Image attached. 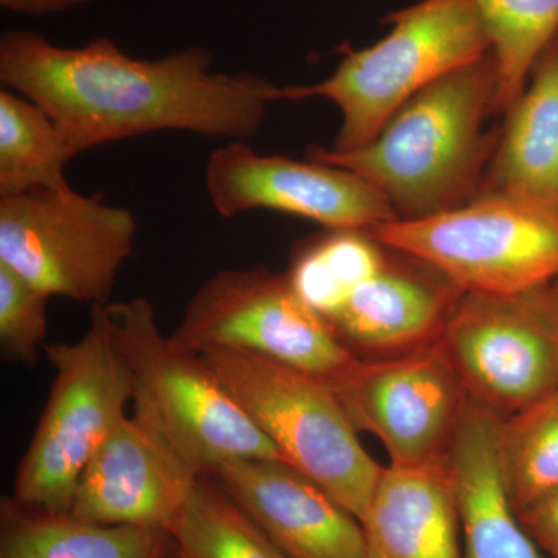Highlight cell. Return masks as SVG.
<instances>
[{
	"label": "cell",
	"instance_id": "cell-12",
	"mask_svg": "<svg viewBox=\"0 0 558 558\" xmlns=\"http://www.w3.org/2000/svg\"><path fill=\"white\" fill-rule=\"evenodd\" d=\"M205 190L227 219L270 209L314 220L326 230L363 231L399 219L384 194L355 172L311 159L264 156L244 140L209 154Z\"/></svg>",
	"mask_w": 558,
	"mask_h": 558
},
{
	"label": "cell",
	"instance_id": "cell-13",
	"mask_svg": "<svg viewBox=\"0 0 558 558\" xmlns=\"http://www.w3.org/2000/svg\"><path fill=\"white\" fill-rule=\"evenodd\" d=\"M201 480L153 429L124 416L81 473L69 513L170 534Z\"/></svg>",
	"mask_w": 558,
	"mask_h": 558
},
{
	"label": "cell",
	"instance_id": "cell-19",
	"mask_svg": "<svg viewBox=\"0 0 558 558\" xmlns=\"http://www.w3.org/2000/svg\"><path fill=\"white\" fill-rule=\"evenodd\" d=\"M172 543L171 534L156 529L87 523L13 497L0 502V558H165Z\"/></svg>",
	"mask_w": 558,
	"mask_h": 558
},
{
	"label": "cell",
	"instance_id": "cell-16",
	"mask_svg": "<svg viewBox=\"0 0 558 558\" xmlns=\"http://www.w3.org/2000/svg\"><path fill=\"white\" fill-rule=\"evenodd\" d=\"M360 523L365 558H462L450 458L384 468Z\"/></svg>",
	"mask_w": 558,
	"mask_h": 558
},
{
	"label": "cell",
	"instance_id": "cell-7",
	"mask_svg": "<svg viewBox=\"0 0 558 558\" xmlns=\"http://www.w3.org/2000/svg\"><path fill=\"white\" fill-rule=\"evenodd\" d=\"M368 233L462 292L521 295L558 278V213L502 194H478L449 211L391 220Z\"/></svg>",
	"mask_w": 558,
	"mask_h": 558
},
{
	"label": "cell",
	"instance_id": "cell-10",
	"mask_svg": "<svg viewBox=\"0 0 558 558\" xmlns=\"http://www.w3.org/2000/svg\"><path fill=\"white\" fill-rule=\"evenodd\" d=\"M438 343L469 398L501 418L558 391V317L539 289L462 293Z\"/></svg>",
	"mask_w": 558,
	"mask_h": 558
},
{
	"label": "cell",
	"instance_id": "cell-26",
	"mask_svg": "<svg viewBox=\"0 0 558 558\" xmlns=\"http://www.w3.org/2000/svg\"><path fill=\"white\" fill-rule=\"evenodd\" d=\"M519 519L538 548L549 558H558V488L521 510Z\"/></svg>",
	"mask_w": 558,
	"mask_h": 558
},
{
	"label": "cell",
	"instance_id": "cell-4",
	"mask_svg": "<svg viewBox=\"0 0 558 558\" xmlns=\"http://www.w3.org/2000/svg\"><path fill=\"white\" fill-rule=\"evenodd\" d=\"M388 22L391 32L384 39L348 51L329 78L277 89V101L325 98L339 108L333 149L366 145L418 92L492 53L472 0H422L389 14Z\"/></svg>",
	"mask_w": 558,
	"mask_h": 558
},
{
	"label": "cell",
	"instance_id": "cell-9",
	"mask_svg": "<svg viewBox=\"0 0 558 558\" xmlns=\"http://www.w3.org/2000/svg\"><path fill=\"white\" fill-rule=\"evenodd\" d=\"M172 340L202 352L234 349L284 363L336 387L360 362L328 319L307 306L288 275L267 267L209 277L183 312Z\"/></svg>",
	"mask_w": 558,
	"mask_h": 558
},
{
	"label": "cell",
	"instance_id": "cell-29",
	"mask_svg": "<svg viewBox=\"0 0 558 558\" xmlns=\"http://www.w3.org/2000/svg\"><path fill=\"white\" fill-rule=\"evenodd\" d=\"M165 558H183L182 554L179 553V549L175 548L174 543H172V548L170 549V553H168V556Z\"/></svg>",
	"mask_w": 558,
	"mask_h": 558
},
{
	"label": "cell",
	"instance_id": "cell-2",
	"mask_svg": "<svg viewBox=\"0 0 558 558\" xmlns=\"http://www.w3.org/2000/svg\"><path fill=\"white\" fill-rule=\"evenodd\" d=\"M498 68L494 53L418 92L366 145L312 146L307 157L355 172L384 194L399 219H421L475 199L497 146Z\"/></svg>",
	"mask_w": 558,
	"mask_h": 558
},
{
	"label": "cell",
	"instance_id": "cell-11",
	"mask_svg": "<svg viewBox=\"0 0 558 558\" xmlns=\"http://www.w3.org/2000/svg\"><path fill=\"white\" fill-rule=\"evenodd\" d=\"M333 391L352 425L376 436L395 465L449 457L470 400L439 343L395 357L360 359Z\"/></svg>",
	"mask_w": 558,
	"mask_h": 558
},
{
	"label": "cell",
	"instance_id": "cell-20",
	"mask_svg": "<svg viewBox=\"0 0 558 558\" xmlns=\"http://www.w3.org/2000/svg\"><path fill=\"white\" fill-rule=\"evenodd\" d=\"M78 154L36 102L0 90V197L35 190L65 191V167Z\"/></svg>",
	"mask_w": 558,
	"mask_h": 558
},
{
	"label": "cell",
	"instance_id": "cell-6",
	"mask_svg": "<svg viewBox=\"0 0 558 558\" xmlns=\"http://www.w3.org/2000/svg\"><path fill=\"white\" fill-rule=\"evenodd\" d=\"M49 400L14 480L22 506L69 513L83 470L132 400L130 371L113 343L105 306L92 307L90 328L75 343H53Z\"/></svg>",
	"mask_w": 558,
	"mask_h": 558
},
{
	"label": "cell",
	"instance_id": "cell-21",
	"mask_svg": "<svg viewBox=\"0 0 558 558\" xmlns=\"http://www.w3.org/2000/svg\"><path fill=\"white\" fill-rule=\"evenodd\" d=\"M387 256L368 231L326 230L296 247L286 275L296 295L328 319L352 290L384 269Z\"/></svg>",
	"mask_w": 558,
	"mask_h": 558
},
{
	"label": "cell",
	"instance_id": "cell-25",
	"mask_svg": "<svg viewBox=\"0 0 558 558\" xmlns=\"http://www.w3.org/2000/svg\"><path fill=\"white\" fill-rule=\"evenodd\" d=\"M50 296L0 264V354L3 362L32 366L38 362L49 329Z\"/></svg>",
	"mask_w": 558,
	"mask_h": 558
},
{
	"label": "cell",
	"instance_id": "cell-22",
	"mask_svg": "<svg viewBox=\"0 0 558 558\" xmlns=\"http://www.w3.org/2000/svg\"><path fill=\"white\" fill-rule=\"evenodd\" d=\"M498 68L495 116L520 97L543 50L558 36V0H472Z\"/></svg>",
	"mask_w": 558,
	"mask_h": 558
},
{
	"label": "cell",
	"instance_id": "cell-27",
	"mask_svg": "<svg viewBox=\"0 0 558 558\" xmlns=\"http://www.w3.org/2000/svg\"><path fill=\"white\" fill-rule=\"evenodd\" d=\"M89 2L90 0H0V5L13 13L44 16V14L78 9Z\"/></svg>",
	"mask_w": 558,
	"mask_h": 558
},
{
	"label": "cell",
	"instance_id": "cell-17",
	"mask_svg": "<svg viewBox=\"0 0 558 558\" xmlns=\"http://www.w3.org/2000/svg\"><path fill=\"white\" fill-rule=\"evenodd\" d=\"M501 417L470 399L449 453L462 558H549L510 505L498 459Z\"/></svg>",
	"mask_w": 558,
	"mask_h": 558
},
{
	"label": "cell",
	"instance_id": "cell-1",
	"mask_svg": "<svg viewBox=\"0 0 558 558\" xmlns=\"http://www.w3.org/2000/svg\"><path fill=\"white\" fill-rule=\"evenodd\" d=\"M0 84L36 102L78 156L165 131L247 140L278 89L248 73L213 72L201 47L140 60L109 38L61 47L31 31L0 38Z\"/></svg>",
	"mask_w": 558,
	"mask_h": 558
},
{
	"label": "cell",
	"instance_id": "cell-18",
	"mask_svg": "<svg viewBox=\"0 0 558 558\" xmlns=\"http://www.w3.org/2000/svg\"><path fill=\"white\" fill-rule=\"evenodd\" d=\"M502 116L480 194H502L558 213V36Z\"/></svg>",
	"mask_w": 558,
	"mask_h": 558
},
{
	"label": "cell",
	"instance_id": "cell-28",
	"mask_svg": "<svg viewBox=\"0 0 558 558\" xmlns=\"http://www.w3.org/2000/svg\"><path fill=\"white\" fill-rule=\"evenodd\" d=\"M543 300L548 304L550 311L558 317V278L545 288L539 289Z\"/></svg>",
	"mask_w": 558,
	"mask_h": 558
},
{
	"label": "cell",
	"instance_id": "cell-3",
	"mask_svg": "<svg viewBox=\"0 0 558 558\" xmlns=\"http://www.w3.org/2000/svg\"><path fill=\"white\" fill-rule=\"evenodd\" d=\"M105 315L130 371L134 417L197 475L234 459H282L199 352L161 333L148 300L105 304Z\"/></svg>",
	"mask_w": 558,
	"mask_h": 558
},
{
	"label": "cell",
	"instance_id": "cell-23",
	"mask_svg": "<svg viewBox=\"0 0 558 558\" xmlns=\"http://www.w3.org/2000/svg\"><path fill=\"white\" fill-rule=\"evenodd\" d=\"M498 459L517 513L558 488V391L501 418Z\"/></svg>",
	"mask_w": 558,
	"mask_h": 558
},
{
	"label": "cell",
	"instance_id": "cell-15",
	"mask_svg": "<svg viewBox=\"0 0 558 558\" xmlns=\"http://www.w3.org/2000/svg\"><path fill=\"white\" fill-rule=\"evenodd\" d=\"M462 290L428 264L388 248L384 269L328 318L362 360L395 357L438 343Z\"/></svg>",
	"mask_w": 558,
	"mask_h": 558
},
{
	"label": "cell",
	"instance_id": "cell-5",
	"mask_svg": "<svg viewBox=\"0 0 558 558\" xmlns=\"http://www.w3.org/2000/svg\"><path fill=\"white\" fill-rule=\"evenodd\" d=\"M199 354L282 461L362 521L384 468L363 449L333 388L252 352L207 349Z\"/></svg>",
	"mask_w": 558,
	"mask_h": 558
},
{
	"label": "cell",
	"instance_id": "cell-8",
	"mask_svg": "<svg viewBox=\"0 0 558 558\" xmlns=\"http://www.w3.org/2000/svg\"><path fill=\"white\" fill-rule=\"evenodd\" d=\"M137 220L101 194L35 190L0 197V264L40 292L105 306L134 255Z\"/></svg>",
	"mask_w": 558,
	"mask_h": 558
},
{
	"label": "cell",
	"instance_id": "cell-24",
	"mask_svg": "<svg viewBox=\"0 0 558 558\" xmlns=\"http://www.w3.org/2000/svg\"><path fill=\"white\" fill-rule=\"evenodd\" d=\"M183 558H290L209 478H202L171 529Z\"/></svg>",
	"mask_w": 558,
	"mask_h": 558
},
{
	"label": "cell",
	"instance_id": "cell-14",
	"mask_svg": "<svg viewBox=\"0 0 558 558\" xmlns=\"http://www.w3.org/2000/svg\"><path fill=\"white\" fill-rule=\"evenodd\" d=\"M205 478L215 481L290 558H365L357 517L282 459H234Z\"/></svg>",
	"mask_w": 558,
	"mask_h": 558
}]
</instances>
